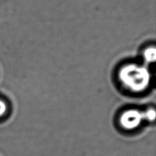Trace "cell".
Returning <instances> with one entry per match:
<instances>
[{
    "label": "cell",
    "mask_w": 156,
    "mask_h": 156,
    "mask_svg": "<svg viewBox=\"0 0 156 156\" xmlns=\"http://www.w3.org/2000/svg\"><path fill=\"white\" fill-rule=\"evenodd\" d=\"M119 76L127 88L135 92L144 90L148 86L150 80L147 69L136 65L125 66L120 71Z\"/></svg>",
    "instance_id": "6da1fadb"
},
{
    "label": "cell",
    "mask_w": 156,
    "mask_h": 156,
    "mask_svg": "<svg viewBox=\"0 0 156 156\" xmlns=\"http://www.w3.org/2000/svg\"><path fill=\"white\" fill-rule=\"evenodd\" d=\"M144 115L136 110H130L125 112L120 119V122L125 129L132 130L140 125Z\"/></svg>",
    "instance_id": "7a4b0ae2"
},
{
    "label": "cell",
    "mask_w": 156,
    "mask_h": 156,
    "mask_svg": "<svg viewBox=\"0 0 156 156\" xmlns=\"http://www.w3.org/2000/svg\"><path fill=\"white\" fill-rule=\"evenodd\" d=\"M156 50L155 48H149L144 52V58L149 62H153L155 61Z\"/></svg>",
    "instance_id": "3957f363"
},
{
    "label": "cell",
    "mask_w": 156,
    "mask_h": 156,
    "mask_svg": "<svg viewBox=\"0 0 156 156\" xmlns=\"http://www.w3.org/2000/svg\"><path fill=\"white\" fill-rule=\"evenodd\" d=\"M144 119L149 120L150 121H154L155 118V112L154 109H150L143 114Z\"/></svg>",
    "instance_id": "277c9868"
},
{
    "label": "cell",
    "mask_w": 156,
    "mask_h": 156,
    "mask_svg": "<svg viewBox=\"0 0 156 156\" xmlns=\"http://www.w3.org/2000/svg\"><path fill=\"white\" fill-rule=\"evenodd\" d=\"M6 110V105L4 104V102L0 100V116L4 115Z\"/></svg>",
    "instance_id": "5b68a950"
}]
</instances>
